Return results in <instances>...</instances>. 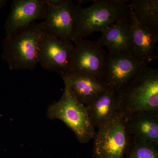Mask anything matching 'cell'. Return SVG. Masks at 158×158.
I'll return each mask as SVG.
<instances>
[{
    "instance_id": "6da1fadb",
    "label": "cell",
    "mask_w": 158,
    "mask_h": 158,
    "mask_svg": "<svg viewBox=\"0 0 158 158\" xmlns=\"http://www.w3.org/2000/svg\"><path fill=\"white\" fill-rule=\"evenodd\" d=\"M72 42L76 44L102 31L131 14L128 1L98 0L87 8L76 5Z\"/></svg>"
},
{
    "instance_id": "7a4b0ae2",
    "label": "cell",
    "mask_w": 158,
    "mask_h": 158,
    "mask_svg": "<svg viewBox=\"0 0 158 158\" xmlns=\"http://www.w3.org/2000/svg\"><path fill=\"white\" fill-rule=\"evenodd\" d=\"M117 92L123 117L142 111H158V69L148 65Z\"/></svg>"
},
{
    "instance_id": "3957f363",
    "label": "cell",
    "mask_w": 158,
    "mask_h": 158,
    "mask_svg": "<svg viewBox=\"0 0 158 158\" xmlns=\"http://www.w3.org/2000/svg\"><path fill=\"white\" fill-rule=\"evenodd\" d=\"M44 29L41 23L6 37L3 40L2 59L12 70H33L38 64V52Z\"/></svg>"
},
{
    "instance_id": "277c9868",
    "label": "cell",
    "mask_w": 158,
    "mask_h": 158,
    "mask_svg": "<svg viewBox=\"0 0 158 158\" xmlns=\"http://www.w3.org/2000/svg\"><path fill=\"white\" fill-rule=\"evenodd\" d=\"M63 80L65 88L62 97L48 108V117L61 120L74 133L80 143H88L93 139L95 128L89 119L86 106L78 101L68 82Z\"/></svg>"
},
{
    "instance_id": "5b68a950",
    "label": "cell",
    "mask_w": 158,
    "mask_h": 158,
    "mask_svg": "<svg viewBox=\"0 0 158 158\" xmlns=\"http://www.w3.org/2000/svg\"><path fill=\"white\" fill-rule=\"evenodd\" d=\"M93 139L94 158H125L131 137L119 113L98 128Z\"/></svg>"
},
{
    "instance_id": "8992f818",
    "label": "cell",
    "mask_w": 158,
    "mask_h": 158,
    "mask_svg": "<svg viewBox=\"0 0 158 158\" xmlns=\"http://www.w3.org/2000/svg\"><path fill=\"white\" fill-rule=\"evenodd\" d=\"M74 47L71 41L60 39L44 30L40 43L38 64L61 76L66 74L70 71Z\"/></svg>"
},
{
    "instance_id": "52a82bcc",
    "label": "cell",
    "mask_w": 158,
    "mask_h": 158,
    "mask_svg": "<svg viewBox=\"0 0 158 158\" xmlns=\"http://www.w3.org/2000/svg\"><path fill=\"white\" fill-rule=\"evenodd\" d=\"M75 44L70 72L102 81L107 54L96 41L84 39Z\"/></svg>"
},
{
    "instance_id": "ba28073f",
    "label": "cell",
    "mask_w": 158,
    "mask_h": 158,
    "mask_svg": "<svg viewBox=\"0 0 158 158\" xmlns=\"http://www.w3.org/2000/svg\"><path fill=\"white\" fill-rule=\"evenodd\" d=\"M46 14L41 23L46 32L60 39L72 42L75 20L76 5L68 0L44 1Z\"/></svg>"
},
{
    "instance_id": "9c48e42d",
    "label": "cell",
    "mask_w": 158,
    "mask_h": 158,
    "mask_svg": "<svg viewBox=\"0 0 158 158\" xmlns=\"http://www.w3.org/2000/svg\"><path fill=\"white\" fill-rule=\"evenodd\" d=\"M148 65L132 55L108 53L102 81L107 88L118 91Z\"/></svg>"
},
{
    "instance_id": "30bf717a",
    "label": "cell",
    "mask_w": 158,
    "mask_h": 158,
    "mask_svg": "<svg viewBox=\"0 0 158 158\" xmlns=\"http://www.w3.org/2000/svg\"><path fill=\"white\" fill-rule=\"evenodd\" d=\"M46 6L41 0H14L4 26L6 37L27 27L37 20L44 19Z\"/></svg>"
},
{
    "instance_id": "8fae6325",
    "label": "cell",
    "mask_w": 158,
    "mask_h": 158,
    "mask_svg": "<svg viewBox=\"0 0 158 158\" xmlns=\"http://www.w3.org/2000/svg\"><path fill=\"white\" fill-rule=\"evenodd\" d=\"M131 14L102 31L97 41L101 47L107 48L109 54L132 55Z\"/></svg>"
},
{
    "instance_id": "7c38bea8",
    "label": "cell",
    "mask_w": 158,
    "mask_h": 158,
    "mask_svg": "<svg viewBox=\"0 0 158 158\" xmlns=\"http://www.w3.org/2000/svg\"><path fill=\"white\" fill-rule=\"evenodd\" d=\"M123 118L131 138L142 143L158 145V111L137 112Z\"/></svg>"
},
{
    "instance_id": "4fadbf2b",
    "label": "cell",
    "mask_w": 158,
    "mask_h": 158,
    "mask_svg": "<svg viewBox=\"0 0 158 158\" xmlns=\"http://www.w3.org/2000/svg\"><path fill=\"white\" fill-rule=\"evenodd\" d=\"M86 107L89 119L95 129L107 123L120 113L117 92L109 88Z\"/></svg>"
},
{
    "instance_id": "5bb4252c",
    "label": "cell",
    "mask_w": 158,
    "mask_h": 158,
    "mask_svg": "<svg viewBox=\"0 0 158 158\" xmlns=\"http://www.w3.org/2000/svg\"><path fill=\"white\" fill-rule=\"evenodd\" d=\"M131 35L132 55L148 65L158 58V35L153 34L133 18Z\"/></svg>"
},
{
    "instance_id": "9a60e30c",
    "label": "cell",
    "mask_w": 158,
    "mask_h": 158,
    "mask_svg": "<svg viewBox=\"0 0 158 158\" xmlns=\"http://www.w3.org/2000/svg\"><path fill=\"white\" fill-rule=\"evenodd\" d=\"M61 77L68 82L77 99L85 106L107 88L102 81L95 78L72 72Z\"/></svg>"
},
{
    "instance_id": "2e32d148",
    "label": "cell",
    "mask_w": 158,
    "mask_h": 158,
    "mask_svg": "<svg viewBox=\"0 0 158 158\" xmlns=\"http://www.w3.org/2000/svg\"><path fill=\"white\" fill-rule=\"evenodd\" d=\"M128 4L134 20L158 35V0H131Z\"/></svg>"
},
{
    "instance_id": "e0dca14e",
    "label": "cell",
    "mask_w": 158,
    "mask_h": 158,
    "mask_svg": "<svg viewBox=\"0 0 158 158\" xmlns=\"http://www.w3.org/2000/svg\"><path fill=\"white\" fill-rule=\"evenodd\" d=\"M125 158H158V145L142 143L131 138Z\"/></svg>"
},
{
    "instance_id": "ac0fdd59",
    "label": "cell",
    "mask_w": 158,
    "mask_h": 158,
    "mask_svg": "<svg viewBox=\"0 0 158 158\" xmlns=\"http://www.w3.org/2000/svg\"><path fill=\"white\" fill-rule=\"evenodd\" d=\"M7 2L6 0H0V10L6 6Z\"/></svg>"
}]
</instances>
